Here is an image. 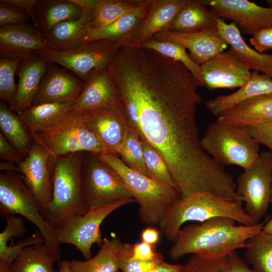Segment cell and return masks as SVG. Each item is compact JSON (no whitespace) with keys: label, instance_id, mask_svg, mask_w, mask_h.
I'll list each match as a JSON object with an SVG mask.
<instances>
[{"label":"cell","instance_id":"6da1fadb","mask_svg":"<svg viewBox=\"0 0 272 272\" xmlns=\"http://www.w3.org/2000/svg\"><path fill=\"white\" fill-rule=\"evenodd\" d=\"M109 74L128 124L161 155L183 197L222 193L232 176L203 148L196 123L201 85L182 63L145 48L117 59Z\"/></svg>","mask_w":272,"mask_h":272},{"label":"cell","instance_id":"7a4b0ae2","mask_svg":"<svg viewBox=\"0 0 272 272\" xmlns=\"http://www.w3.org/2000/svg\"><path fill=\"white\" fill-rule=\"evenodd\" d=\"M230 218L216 217L182 227L170 250L171 259L187 254H203L222 258L240 248L260 232L263 223L251 226L240 224Z\"/></svg>","mask_w":272,"mask_h":272},{"label":"cell","instance_id":"3957f363","mask_svg":"<svg viewBox=\"0 0 272 272\" xmlns=\"http://www.w3.org/2000/svg\"><path fill=\"white\" fill-rule=\"evenodd\" d=\"M84 152L54 157L52 195L47 205L39 206L43 218L55 230L70 218L87 212L82 192V164Z\"/></svg>","mask_w":272,"mask_h":272},{"label":"cell","instance_id":"277c9868","mask_svg":"<svg viewBox=\"0 0 272 272\" xmlns=\"http://www.w3.org/2000/svg\"><path fill=\"white\" fill-rule=\"evenodd\" d=\"M216 217L230 218L246 226L257 224L246 213L242 204L201 191L181 197L168 209L159 226L166 238L173 242L185 223H201Z\"/></svg>","mask_w":272,"mask_h":272},{"label":"cell","instance_id":"5b68a950","mask_svg":"<svg viewBox=\"0 0 272 272\" xmlns=\"http://www.w3.org/2000/svg\"><path fill=\"white\" fill-rule=\"evenodd\" d=\"M96 155L122 178L139 205L138 216L143 224L159 225L170 207L181 198L177 189L131 169L117 155L109 153Z\"/></svg>","mask_w":272,"mask_h":272},{"label":"cell","instance_id":"8992f818","mask_svg":"<svg viewBox=\"0 0 272 272\" xmlns=\"http://www.w3.org/2000/svg\"><path fill=\"white\" fill-rule=\"evenodd\" d=\"M0 213L4 217L20 215L32 223L42 235L44 245L56 257L60 266L62 260L56 231L43 218L38 201L20 172L0 173Z\"/></svg>","mask_w":272,"mask_h":272},{"label":"cell","instance_id":"52a82bcc","mask_svg":"<svg viewBox=\"0 0 272 272\" xmlns=\"http://www.w3.org/2000/svg\"><path fill=\"white\" fill-rule=\"evenodd\" d=\"M201 143L206 153L223 166L235 165L244 169L259 154L260 144L245 127L218 118L209 124Z\"/></svg>","mask_w":272,"mask_h":272},{"label":"cell","instance_id":"ba28073f","mask_svg":"<svg viewBox=\"0 0 272 272\" xmlns=\"http://www.w3.org/2000/svg\"><path fill=\"white\" fill-rule=\"evenodd\" d=\"M81 174L82 196L87 211L133 198L120 176L95 154L84 152Z\"/></svg>","mask_w":272,"mask_h":272},{"label":"cell","instance_id":"9c48e42d","mask_svg":"<svg viewBox=\"0 0 272 272\" xmlns=\"http://www.w3.org/2000/svg\"><path fill=\"white\" fill-rule=\"evenodd\" d=\"M236 191L245 203L246 213L256 223L266 214L272 189V153H259L256 161L238 176Z\"/></svg>","mask_w":272,"mask_h":272},{"label":"cell","instance_id":"30bf717a","mask_svg":"<svg viewBox=\"0 0 272 272\" xmlns=\"http://www.w3.org/2000/svg\"><path fill=\"white\" fill-rule=\"evenodd\" d=\"M120 48L115 41L101 39L70 50L45 49L35 53L48 62L59 65L85 81L93 71L107 66Z\"/></svg>","mask_w":272,"mask_h":272},{"label":"cell","instance_id":"8fae6325","mask_svg":"<svg viewBox=\"0 0 272 272\" xmlns=\"http://www.w3.org/2000/svg\"><path fill=\"white\" fill-rule=\"evenodd\" d=\"M133 198L124 199L111 205L88 210L83 215L69 218L56 230L58 242L75 246L86 260L92 257V247L101 246L103 239L100 226L104 220L112 212L127 204L134 202Z\"/></svg>","mask_w":272,"mask_h":272},{"label":"cell","instance_id":"7c38bea8","mask_svg":"<svg viewBox=\"0 0 272 272\" xmlns=\"http://www.w3.org/2000/svg\"><path fill=\"white\" fill-rule=\"evenodd\" d=\"M33 138L54 157L78 152H89L95 154L110 153L101 140L83 123L80 117L72 113L55 129L35 135Z\"/></svg>","mask_w":272,"mask_h":272},{"label":"cell","instance_id":"4fadbf2b","mask_svg":"<svg viewBox=\"0 0 272 272\" xmlns=\"http://www.w3.org/2000/svg\"><path fill=\"white\" fill-rule=\"evenodd\" d=\"M216 18L230 20L240 33L253 35L272 27V7H264L247 0H203Z\"/></svg>","mask_w":272,"mask_h":272},{"label":"cell","instance_id":"5bb4252c","mask_svg":"<svg viewBox=\"0 0 272 272\" xmlns=\"http://www.w3.org/2000/svg\"><path fill=\"white\" fill-rule=\"evenodd\" d=\"M54 159L47 149L34 141L28 155L18 164L23 180L39 206L47 205L52 198Z\"/></svg>","mask_w":272,"mask_h":272},{"label":"cell","instance_id":"9a60e30c","mask_svg":"<svg viewBox=\"0 0 272 272\" xmlns=\"http://www.w3.org/2000/svg\"><path fill=\"white\" fill-rule=\"evenodd\" d=\"M200 66L203 87L212 91L239 88L249 81L251 74L248 67L230 48Z\"/></svg>","mask_w":272,"mask_h":272},{"label":"cell","instance_id":"2e32d148","mask_svg":"<svg viewBox=\"0 0 272 272\" xmlns=\"http://www.w3.org/2000/svg\"><path fill=\"white\" fill-rule=\"evenodd\" d=\"M84 81L85 87L73 104L72 114L78 115L101 109L121 111L117 90L107 66L93 71Z\"/></svg>","mask_w":272,"mask_h":272},{"label":"cell","instance_id":"e0dca14e","mask_svg":"<svg viewBox=\"0 0 272 272\" xmlns=\"http://www.w3.org/2000/svg\"><path fill=\"white\" fill-rule=\"evenodd\" d=\"M85 82L64 67L50 63L32 104L46 103H74L82 93Z\"/></svg>","mask_w":272,"mask_h":272},{"label":"cell","instance_id":"ac0fdd59","mask_svg":"<svg viewBox=\"0 0 272 272\" xmlns=\"http://www.w3.org/2000/svg\"><path fill=\"white\" fill-rule=\"evenodd\" d=\"M153 37L158 40H173L180 43L189 51L192 60L200 66L224 51L228 45L220 34L217 26L188 33L163 30Z\"/></svg>","mask_w":272,"mask_h":272},{"label":"cell","instance_id":"d6986e66","mask_svg":"<svg viewBox=\"0 0 272 272\" xmlns=\"http://www.w3.org/2000/svg\"><path fill=\"white\" fill-rule=\"evenodd\" d=\"M47 49V43L32 23L0 27V57L22 60Z\"/></svg>","mask_w":272,"mask_h":272},{"label":"cell","instance_id":"ffe728a7","mask_svg":"<svg viewBox=\"0 0 272 272\" xmlns=\"http://www.w3.org/2000/svg\"><path fill=\"white\" fill-rule=\"evenodd\" d=\"M78 116L88 128L101 140L110 153L117 155L129 127L121 111L101 109Z\"/></svg>","mask_w":272,"mask_h":272},{"label":"cell","instance_id":"44dd1931","mask_svg":"<svg viewBox=\"0 0 272 272\" xmlns=\"http://www.w3.org/2000/svg\"><path fill=\"white\" fill-rule=\"evenodd\" d=\"M50 63L36 53L19 62L16 75L19 78L16 95L9 106L18 114L32 105Z\"/></svg>","mask_w":272,"mask_h":272},{"label":"cell","instance_id":"7402d4cb","mask_svg":"<svg viewBox=\"0 0 272 272\" xmlns=\"http://www.w3.org/2000/svg\"><path fill=\"white\" fill-rule=\"evenodd\" d=\"M151 2L152 0H145L141 6L105 27L94 29L88 26L86 42L109 39L116 42L121 47H128L137 34Z\"/></svg>","mask_w":272,"mask_h":272},{"label":"cell","instance_id":"603a6c76","mask_svg":"<svg viewBox=\"0 0 272 272\" xmlns=\"http://www.w3.org/2000/svg\"><path fill=\"white\" fill-rule=\"evenodd\" d=\"M187 0H152L150 7L128 47L138 48L159 31L165 30Z\"/></svg>","mask_w":272,"mask_h":272},{"label":"cell","instance_id":"cb8c5ba5","mask_svg":"<svg viewBox=\"0 0 272 272\" xmlns=\"http://www.w3.org/2000/svg\"><path fill=\"white\" fill-rule=\"evenodd\" d=\"M216 22L220 34L250 70L261 72L272 78V53L259 52L249 46L234 23L227 24L218 18Z\"/></svg>","mask_w":272,"mask_h":272},{"label":"cell","instance_id":"d4e9b609","mask_svg":"<svg viewBox=\"0 0 272 272\" xmlns=\"http://www.w3.org/2000/svg\"><path fill=\"white\" fill-rule=\"evenodd\" d=\"M73 104L46 103L32 105L19 114L34 137L51 131L63 123L71 114Z\"/></svg>","mask_w":272,"mask_h":272},{"label":"cell","instance_id":"484cf974","mask_svg":"<svg viewBox=\"0 0 272 272\" xmlns=\"http://www.w3.org/2000/svg\"><path fill=\"white\" fill-rule=\"evenodd\" d=\"M93 10L83 9L77 19L62 22L55 26L44 37L47 49L64 51L75 49L87 43V29L93 19Z\"/></svg>","mask_w":272,"mask_h":272},{"label":"cell","instance_id":"4316f807","mask_svg":"<svg viewBox=\"0 0 272 272\" xmlns=\"http://www.w3.org/2000/svg\"><path fill=\"white\" fill-rule=\"evenodd\" d=\"M272 93V78L259 72H251L249 81L236 92L210 99L205 102L207 109L217 117L222 113L245 101Z\"/></svg>","mask_w":272,"mask_h":272},{"label":"cell","instance_id":"83f0119b","mask_svg":"<svg viewBox=\"0 0 272 272\" xmlns=\"http://www.w3.org/2000/svg\"><path fill=\"white\" fill-rule=\"evenodd\" d=\"M217 118L244 127L272 121V93L241 103Z\"/></svg>","mask_w":272,"mask_h":272},{"label":"cell","instance_id":"f1b7e54d","mask_svg":"<svg viewBox=\"0 0 272 272\" xmlns=\"http://www.w3.org/2000/svg\"><path fill=\"white\" fill-rule=\"evenodd\" d=\"M82 13L71 0H36L34 6L36 28L43 37L57 24L78 19Z\"/></svg>","mask_w":272,"mask_h":272},{"label":"cell","instance_id":"f546056e","mask_svg":"<svg viewBox=\"0 0 272 272\" xmlns=\"http://www.w3.org/2000/svg\"><path fill=\"white\" fill-rule=\"evenodd\" d=\"M216 17L203 0H187L165 30L178 33H193L216 27Z\"/></svg>","mask_w":272,"mask_h":272},{"label":"cell","instance_id":"4dcf8cb0","mask_svg":"<svg viewBox=\"0 0 272 272\" xmlns=\"http://www.w3.org/2000/svg\"><path fill=\"white\" fill-rule=\"evenodd\" d=\"M123 242L116 236L103 238L97 253L85 261H69L71 272H118V258Z\"/></svg>","mask_w":272,"mask_h":272},{"label":"cell","instance_id":"1f68e13d","mask_svg":"<svg viewBox=\"0 0 272 272\" xmlns=\"http://www.w3.org/2000/svg\"><path fill=\"white\" fill-rule=\"evenodd\" d=\"M0 128L7 140L25 158L34 142L33 135L19 114L0 101Z\"/></svg>","mask_w":272,"mask_h":272},{"label":"cell","instance_id":"d6a6232c","mask_svg":"<svg viewBox=\"0 0 272 272\" xmlns=\"http://www.w3.org/2000/svg\"><path fill=\"white\" fill-rule=\"evenodd\" d=\"M56 257L44 244L24 248L12 263V272H55Z\"/></svg>","mask_w":272,"mask_h":272},{"label":"cell","instance_id":"836d02e7","mask_svg":"<svg viewBox=\"0 0 272 272\" xmlns=\"http://www.w3.org/2000/svg\"><path fill=\"white\" fill-rule=\"evenodd\" d=\"M145 0H96L88 27L98 29L112 24L141 6Z\"/></svg>","mask_w":272,"mask_h":272},{"label":"cell","instance_id":"e575fe53","mask_svg":"<svg viewBox=\"0 0 272 272\" xmlns=\"http://www.w3.org/2000/svg\"><path fill=\"white\" fill-rule=\"evenodd\" d=\"M244 249L245 261L254 272H272V235L261 230L247 241Z\"/></svg>","mask_w":272,"mask_h":272},{"label":"cell","instance_id":"d590c367","mask_svg":"<svg viewBox=\"0 0 272 272\" xmlns=\"http://www.w3.org/2000/svg\"><path fill=\"white\" fill-rule=\"evenodd\" d=\"M140 47L153 50L165 57L182 63L203 87L201 66L192 60L186 48L180 43L173 40H158L152 37Z\"/></svg>","mask_w":272,"mask_h":272},{"label":"cell","instance_id":"8d00e7d4","mask_svg":"<svg viewBox=\"0 0 272 272\" xmlns=\"http://www.w3.org/2000/svg\"><path fill=\"white\" fill-rule=\"evenodd\" d=\"M117 155L129 168L149 177L146 168L141 138L138 133L129 125L123 143Z\"/></svg>","mask_w":272,"mask_h":272},{"label":"cell","instance_id":"74e56055","mask_svg":"<svg viewBox=\"0 0 272 272\" xmlns=\"http://www.w3.org/2000/svg\"><path fill=\"white\" fill-rule=\"evenodd\" d=\"M141 140L149 177L162 184L177 189L168 166L163 157L147 141L141 138Z\"/></svg>","mask_w":272,"mask_h":272},{"label":"cell","instance_id":"f35d334b","mask_svg":"<svg viewBox=\"0 0 272 272\" xmlns=\"http://www.w3.org/2000/svg\"><path fill=\"white\" fill-rule=\"evenodd\" d=\"M21 60L0 57V97L9 106L17 92L15 75Z\"/></svg>","mask_w":272,"mask_h":272},{"label":"cell","instance_id":"ab89813d","mask_svg":"<svg viewBox=\"0 0 272 272\" xmlns=\"http://www.w3.org/2000/svg\"><path fill=\"white\" fill-rule=\"evenodd\" d=\"M133 244L123 243L118 258L119 269L122 272H152L164 258L150 261H141L131 258Z\"/></svg>","mask_w":272,"mask_h":272},{"label":"cell","instance_id":"60d3db41","mask_svg":"<svg viewBox=\"0 0 272 272\" xmlns=\"http://www.w3.org/2000/svg\"><path fill=\"white\" fill-rule=\"evenodd\" d=\"M224 258L193 254L183 265L181 272H218Z\"/></svg>","mask_w":272,"mask_h":272},{"label":"cell","instance_id":"b9f144b4","mask_svg":"<svg viewBox=\"0 0 272 272\" xmlns=\"http://www.w3.org/2000/svg\"><path fill=\"white\" fill-rule=\"evenodd\" d=\"M40 244H44V239L41 233L36 230L33 234L17 242L15 244L8 245L0 250V260L12 263L24 248Z\"/></svg>","mask_w":272,"mask_h":272},{"label":"cell","instance_id":"7bdbcfd3","mask_svg":"<svg viewBox=\"0 0 272 272\" xmlns=\"http://www.w3.org/2000/svg\"><path fill=\"white\" fill-rule=\"evenodd\" d=\"M5 217L6 220V226L0 233V250L7 247L8 245V242L12 238L23 236L27 231L22 218L16 215H8Z\"/></svg>","mask_w":272,"mask_h":272},{"label":"cell","instance_id":"ee69618b","mask_svg":"<svg viewBox=\"0 0 272 272\" xmlns=\"http://www.w3.org/2000/svg\"><path fill=\"white\" fill-rule=\"evenodd\" d=\"M29 16L20 8L0 1V27L31 23Z\"/></svg>","mask_w":272,"mask_h":272},{"label":"cell","instance_id":"f6af8a7d","mask_svg":"<svg viewBox=\"0 0 272 272\" xmlns=\"http://www.w3.org/2000/svg\"><path fill=\"white\" fill-rule=\"evenodd\" d=\"M259 144L266 146L272 153V121L245 127Z\"/></svg>","mask_w":272,"mask_h":272},{"label":"cell","instance_id":"bcb514c9","mask_svg":"<svg viewBox=\"0 0 272 272\" xmlns=\"http://www.w3.org/2000/svg\"><path fill=\"white\" fill-rule=\"evenodd\" d=\"M218 272H254L235 251L225 257Z\"/></svg>","mask_w":272,"mask_h":272},{"label":"cell","instance_id":"7dc6e473","mask_svg":"<svg viewBox=\"0 0 272 272\" xmlns=\"http://www.w3.org/2000/svg\"><path fill=\"white\" fill-rule=\"evenodd\" d=\"M131 258L141 261H150L164 257L158 252L154 245L142 241L133 244Z\"/></svg>","mask_w":272,"mask_h":272},{"label":"cell","instance_id":"c3c4849f","mask_svg":"<svg viewBox=\"0 0 272 272\" xmlns=\"http://www.w3.org/2000/svg\"><path fill=\"white\" fill-rule=\"evenodd\" d=\"M250 44L259 52L272 50V27L262 29L250 38Z\"/></svg>","mask_w":272,"mask_h":272},{"label":"cell","instance_id":"681fc988","mask_svg":"<svg viewBox=\"0 0 272 272\" xmlns=\"http://www.w3.org/2000/svg\"><path fill=\"white\" fill-rule=\"evenodd\" d=\"M0 158L1 160L20 164L24 158L0 132Z\"/></svg>","mask_w":272,"mask_h":272},{"label":"cell","instance_id":"f907efd6","mask_svg":"<svg viewBox=\"0 0 272 272\" xmlns=\"http://www.w3.org/2000/svg\"><path fill=\"white\" fill-rule=\"evenodd\" d=\"M36 0H1L0 1L14 5L26 13L36 28L34 16V6Z\"/></svg>","mask_w":272,"mask_h":272},{"label":"cell","instance_id":"816d5d0a","mask_svg":"<svg viewBox=\"0 0 272 272\" xmlns=\"http://www.w3.org/2000/svg\"><path fill=\"white\" fill-rule=\"evenodd\" d=\"M142 241L151 245H155L160 238L159 232L152 226L144 229L141 233Z\"/></svg>","mask_w":272,"mask_h":272},{"label":"cell","instance_id":"f5cc1de1","mask_svg":"<svg viewBox=\"0 0 272 272\" xmlns=\"http://www.w3.org/2000/svg\"><path fill=\"white\" fill-rule=\"evenodd\" d=\"M183 265L171 264L164 260L160 262L152 272H181Z\"/></svg>","mask_w":272,"mask_h":272},{"label":"cell","instance_id":"db71d44e","mask_svg":"<svg viewBox=\"0 0 272 272\" xmlns=\"http://www.w3.org/2000/svg\"><path fill=\"white\" fill-rule=\"evenodd\" d=\"M0 170L3 171L18 172L20 173V169L18 165L9 161H3L1 162Z\"/></svg>","mask_w":272,"mask_h":272},{"label":"cell","instance_id":"11a10c76","mask_svg":"<svg viewBox=\"0 0 272 272\" xmlns=\"http://www.w3.org/2000/svg\"><path fill=\"white\" fill-rule=\"evenodd\" d=\"M12 263L7 261L0 260V272H12Z\"/></svg>","mask_w":272,"mask_h":272},{"label":"cell","instance_id":"9f6ffc18","mask_svg":"<svg viewBox=\"0 0 272 272\" xmlns=\"http://www.w3.org/2000/svg\"><path fill=\"white\" fill-rule=\"evenodd\" d=\"M55 272H71L69 266V260H62L58 270H55Z\"/></svg>","mask_w":272,"mask_h":272},{"label":"cell","instance_id":"6f0895ef","mask_svg":"<svg viewBox=\"0 0 272 272\" xmlns=\"http://www.w3.org/2000/svg\"><path fill=\"white\" fill-rule=\"evenodd\" d=\"M262 231L267 234L272 235V218L263 225Z\"/></svg>","mask_w":272,"mask_h":272},{"label":"cell","instance_id":"680465c9","mask_svg":"<svg viewBox=\"0 0 272 272\" xmlns=\"http://www.w3.org/2000/svg\"><path fill=\"white\" fill-rule=\"evenodd\" d=\"M266 2L268 4L270 7H272V0H266Z\"/></svg>","mask_w":272,"mask_h":272},{"label":"cell","instance_id":"91938a15","mask_svg":"<svg viewBox=\"0 0 272 272\" xmlns=\"http://www.w3.org/2000/svg\"><path fill=\"white\" fill-rule=\"evenodd\" d=\"M270 204H271V206H272V189H271V196Z\"/></svg>","mask_w":272,"mask_h":272},{"label":"cell","instance_id":"94428289","mask_svg":"<svg viewBox=\"0 0 272 272\" xmlns=\"http://www.w3.org/2000/svg\"><path fill=\"white\" fill-rule=\"evenodd\" d=\"M118 272H120V271H118Z\"/></svg>","mask_w":272,"mask_h":272}]
</instances>
